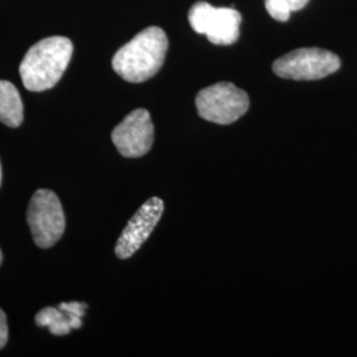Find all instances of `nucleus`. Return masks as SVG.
Listing matches in <instances>:
<instances>
[{
	"label": "nucleus",
	"instance_id": "nucleus-1",
	"mask_svg": "<svg viewBox=\"0 0 357 357\" xmlns=\"http://www.w3.org/2000/svg\"><path fill=\"white\" fill-rule=\"evenodd\" d=\"M167 51L166 32L159 26H149L115 53L112 65L115 73L125 81L139 84L160 70Z\"/></svg>",
	"mask_w": 357,
	"mask_h": 357
},
{
	"label": "nucleus",
	"instance_id": "nucleus-2",
	"mask_svg": "<svg viewBox=\"0 0 357 357\" xmlns=\"http://www.w3.org/2000/svg\"><path fill=\"white\" fill-rule=\"evenodd\" d=\"M73 54V43L64 36L43 38L26 52L19 66L26 90L52 89L64 75Z\"/></svg>",
	"mask_w": 357,
	"mask_h": 357
},
{
	"label": "nucleus",
	"instance_id": "nucleus-3",
	"mask_svg": "<svg viewBox=\"0 0 357 357\" xmlns=\"http://www.w3.org/2000/svg\"><path fill=\"white\" fill-rule=\"evenodd\" d=\"M250 101L243 90L230 82H218L196 96L199 115L217 125H230L249 110Z\"/></svg>",
	"mask_w": 357,
	"mask_h": 357
},
{
	"label": "nucleus",
	"instance_id": "nucleus-4",
	"mask_svg": "<svg viewBox=\"0 0 357 357\" xmlns=\"http://www.w3.org/2000/svg\"><path fill=\"white\" fill-rule=\"evenodd\" d=\"M33 241L40 249H50L65 231V215L60 199L50 190L33 193L26 212Z\"/></svg>",
	"mask_w": 357,
	"mask_h": 357
},
{
	"label": "nucleus",
	"instance_id": "nucleus-5",
	"mask_svg": "<svg viewBox=\"0 0 357 357\" xmlns=\"http://www.w3.org/2000/svg\"><path fill=\"white\" fill-rule=\"evenodd\" d=\"M340 59L320 48H301L280 57L274 64V73L281 78L295 81H315L340 69Z\"/></svg>",
	"mask_w": 357,
	"mask_h": 357
},
{
	"label": "nucleus",
	"instance_id": "nucleus-6",
	"mask_svg": "<svg viewBox=\"0 0 357 357\" xmlns=\"http://www.w3.org/2000/svg\"><path fill=\"white\" fill-rule=\"evenodd\" d=\"M190 24L216 45H230L240 38L243 17L234 8L215 7L206 1L195 3L190 10Z\"/></svg>",
	"mask_w": 357,
	"mask_h": 357
},
{
	"label": "nucleus",
	"instance_id": "nucleus-7",
	"mask_svg": "<svg viewBox=\"0 0 357 357\" xmlns=\"http://www.w3.org/2000/svg\"><path fill=\"white\" fill-rule=\"evenodd\" d=\"M112 139L125 158H141L153 143V123L146 109H135L113 130Z\"/></svg>",
	"mask_w": 357,
	"mask_h": 357
},
{
	"label": "nucleus",
	"instance_id": "nucleus-8",
	"mask_svg": "<svg viewBox=\"0 0 357 357\" xmlns=\"http://www.w3.org/2000/svg\"><path fill=\"white\" fill-rule=\"evenodd\" d=\"M163 212L165 203L159 197H151L142 205L128 221L116 243L115 255L119 259H128L141 249L142 245L149 240L150 234L160 221Z\"/></svg>",
	"mask_w": 357,
	"mask_h": 357
},
{
	"label": "nucleus",
	"instance_id": "nucleus-9",
	"mask_svg": "<svg viewBox=\"0 0 357 357\" xmlns=\"http://www.w3.org/2000/svg\"><path fill=\"white\" fill-rule=\"evenodd\" d=\"M24 119V109L19 90L10 81L0 79V122L8 128H19Z\"/></svg>",
	"mask_w": 357,
	"mask_h": 357
},
{
	"label": "nucleus",
	"instance_id": "nucleus-10",
	"mask_svg": "<svg viewBox=\"0 0 357 357\" xmlns=\"http://www.w3.org/2000/svg\"><path fill=\"white\" fill-rule=\"evenodd\" d=\"M38 327H47L52 335L63 336L72 331V327L68 321V318L60 308L45 307L40 310L35 318Z\"/></svg>",
	"mask_w": 357,
	"mask_h": 357
},
{
	"label": "nucleus",
	"instance_id": "nucleus-11",
	"mask_svg": "<svg viewBox=\"0 0 357 357\" xmlns=\"http://www.w3.org/2000/svg\"><path fill=\"white\" fill-rule=\"evenodd\" d=\"M59 308L66 315L72 330L81 328L82 318H84V315L86 312V308H88L86 303H82V302H68V303H60Z\"/></svg>",
	"mask_w": 357,
	"mask_h": 357
},
{
	"label": "nucleus",
	"instance_id": "nucleus-12",
	"mask_svg": "<svg viewBox=\"0 0 357 357\" xmlns=\"http://www.w3.org/2000/svg\"><path fill=\"white\" fill-rule=\"evenodd\" d=\"M265 7L268 15L278 22H287L293 13L291 0H265Z\"/></svg>",
	"mask_w": 357,
	"mask_h": 357
},
{
	"label": "nucleus",
	"instance_id": "nucleus-13",
	"mask_svg": "<svg viewBox=\"0 0 357 357\" xmlns=\"http://www.w3.org/2000/svg\"><path fill=\"white\" fill-rule=\"evenodd\" d=\"M8 340V326H7V317L0 310V349L7 344Z\"/></svg>",
	"mask_w": 357,
	"mask_h": 357
},
{
	"label": "nucleus",
	"instance_id": "nucleus-14",
	"mask_svg": "<svg viewBox=\"0 0 357 357\" xmlns=\"http://www.w3.org/2000/svg\"><path fill=\"white\" fill-rule=\"evenodd\" d=\"M308 3V0H291V7H293L294 11H301L302 8L306 7V4Z\"/></svg>",
	"mask_w": 357,
	"mask_h": 357
},
{
	"label": "nucleus",
	"instance_id": "nucleus-15",
	"mask_svg": "<svg viewBox=\"0 0 357 357\" xmlns=\"http://www.w3.org/2000/svg\"><path fill=\"white\" fill-rule=\"evenodd\" d=\"M1 262H3V253H1V250H0V265H1Z\"/></svg>",
	"mask_w": 357,
	"mask_h": 357
},
{
	"label": "nucleus",
	"instance_id": "nucleus-16",
	"mask_svg": "<svg viewBox=\"0 0 357 357\" xmlns=\"http://www.w3.org/2000/svg\"><path fill=\"white\" fill-rule=\"evenodd\" d=\"M0 184H1V166H0Z\"/></svg>",
	"mask_w": 357,
	"mask_h": 357
}]
</instances>
